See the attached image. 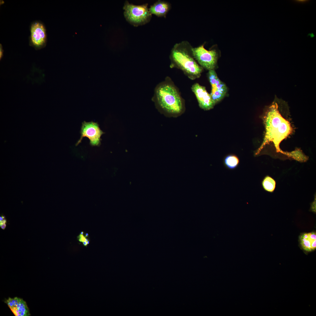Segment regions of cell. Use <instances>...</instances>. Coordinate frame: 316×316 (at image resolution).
<instances>
[{
  "label": "cell",
  "instance_id": "cell-18",
  "mask_svg": "<svg viewBox=\"0 0 316 316\" xmlns=\"http://www.w3.org/2000/svg\"><path fill=\"white\" fill-rule=\"evenodd\" d=\"M88 236V233H86L85 234V237H87V236Z\"/></svg>",
  "mask_w": 316,
  "mask_h": 316
},
{
  "label": "cell",
  "instance_id": "cell-11",
  "mask_svg": "<svg viewBox=\"0 0 316 316\" xmlns=\"http://www.w3.org/2000/svg\"><path fill=\"white\" fill-rule=\"evenodd\" d=\"M171 7V5L169 2L158 0L151 5L149 10L152 14H154L158 17H166Z\"/></svg>",
  "mask_w": 316,
  "mask_h": 316
},
{
  "label": "cell",
  "instance_id": "cell-2",
  "mask_svg": "<svg viewBox=\"0 0 316 316\" xmlns=\"http://www.w3.org/2000/svg\"><path fill=\"white\" fill-rule=\"evenodd\" d=\"M193 47L188 41H182L174 45L170 55L172 65L181 69L192 78L199 77L202 71V67L193 56Z\"/></svg>",
  "mask_w": 316,
  "mask_h": 316
},
{
  "label": "cell",
  "instance_id": "cell-14",
  "mask_svg": "<svg viewBox=\"0 0 316 316\" xmlns=\"http://www.w3.org/2000/svg\"><path fill=\"white\" fill-rule=\"evenodd\" d=\"M4 50L1 44H0V59L1 60L3 56Z\"/></svg>",
  "mask_w": 316,
  "mask_h": 316
},
{
  "label": "cell",
  "instance_id": "cell-3",
  "mask_svg": "<svg viewBox=\"0 0 316 316\" xmlns=\"http://www.w3.org/2000/svg\"><path fill=\"white\" fill-rule=\"evenodd\" d=\"M155 96L160 106L168 113L178 114L181 111L183 105L181 98L172 85L166 83L159 85L156 90Z\"/></svg>",
  "mask_w": 316,
  "mask_h": 316
},
{
  "label": "cell",
  "instance_id": "cell-19",
  "mask_svg": "<svg viewBox=\"0 0 316 316\" xmlns=\"http://www.w3.org/2000/svg\"><path fill=\"white\" fill-rule=\"evenodd\" d=\"M1 3H0V4H3L4 3V1H1Z\"/></svg>",
  "mask_w": 316,
  "mask_h": 316
},
{
  "label": "cell",
  "instance_id": "cell-1",
  "mask_svg": "<svg viewBox=\"0 0 316 316\" xmlns=\"http://www.w3.org/2000/svg\"><path fill=\"white\" fill-rule=\"evenodd\" d=\"M262 117L265 128L264 137L255 155H259L264 149L268 147L276 152L293 157V151L284 152L279 146L281 142L294 131L287 103L276 97L272 102L265 107Z\"/></svg>",
  "mask_w": 316,
  "mask_h": 316
},
{
  "label": "cell",
  "instance_id": "cell-20",
  "mask_svg": "<svg viewBox=\"0 0 316 316\" xmlns=\"http://www.w3.org/2000/svg\"><path fill=\"white\" fill-rule=\"evenodd\" d=\"M89 242H90L88 240V241H87V244H89Z\"/></svg>",
  "mask_w": 316,
  "mask_h": 316
},
{
  "label": "cell",
  "instance_id": "cell-12",
  "mask_svg": "<svg viewBox=\"0 0 316 316\" xmlns=\"http://www.w3.org/2000/svg\"><path fill=\"white\" fill-rule=\"evenodd\" d=\"M238 157L234 154H229L226 156L224 160V163L225 167L230 170L236 169L239 163Z\"/></svg>",
  "mask_w": 316,
  "mask_h": 316
},
{
  "label": "cell",
  "instance_id": "cell-16",
  "mask_svg": "<svg viewBox=\"0 0 316 316\" xmlns=\"http://www.w3.org/2000/svg\"><path fill=\"white\" fill-rule=\"evenodd\" d=\"M296 1L297 2H300V3H301H301H304V2H306V0H296Z\"/></svg>",
  "mask_w": 316,
  "mask_h": 316
},
{
  "label": "cell",
  "instance_id": "cell-8",
  "mask_svg": "<svg viewBox=\"0 0 316 316\" xmlns=\"http://www.w3.org/2000/svg\"><path fill=\"white\" fill-rule=\"evenodd\" d=\"M208 78L211 86L210 94L216 104L225 97L227 93V87L225 84L219 79L214 70L209 71Z\"/></svg>",
  "mask_w": 316,
  "mask_h": 316
},
{
  "label": "cell",
  "instance_id": "cell-15",
  "mask_svg": "<svg viewBox=\"0 0 316 316\" xmlns=\"http://www.w3.org/2000/svg\"><path fill=\"white\" fill-rule=\"evenodd\" d=\"M6 223H0V227L2 229H5L6 227Z\"/></svg>",
  "mask_w": 316,
  "mask_h": 316
},
{
  "label": "cell",
  "instance_id": "cell-21",
  "mask_svg": "<svg viewBox=\"0 0 316 316\" xmlns=\"http://www.w3.org/2000/svg\"><path fill=\"white\" fill-rule=\"evenodd\" d=\"M83 232L82 231V232H81V233H80V234H81V235H83Z\"/></svg>",
  "mask_w": 316,
  "mask_h": 316
},
{
  "label": "cell",
  "instance_id": "cell-5",
  "mask_svg": "<svg viewBox=\"0 0 316 316\" xmlns=\"http://www.w3.org/2000/svg\"><path fill=\"white\" fill-rule=\"evenodd\" d=\"M203 44L193 47V56L202 67L209 71L214 70L217 64L218 53L215 49L208 50L205 48Z\"/></svg>",
  "mask_w": 316,
  "mask_h": 316
},
{
  "label": "cell",
  "instance_id": "cell-6",
  "mask_svg": "<svg viewBox=\"0 0 316 316\" xmlns=\"http://www.w3.org/2000/svg\"><path fill=\"white\" fill-rule=\"evenodd\" d=\"M30 45L37 50L45 47L47 36L46 29L43 23L38 20L32 22L30 27Z\"/></svg>",
  "mask_w": 316,
  "mask_h": 316
},
{
  "label": "cell",
  "instance_id": "cell-17",
  "mask_svg": "<svg viewBox=\"0 0 316 316\" xmlns=\"http://www.w3.org/2000/svg\"><path fill=\"white\" fill-rule=\"evenodd\" d=\"M82 242L83 243V245H85V246H86L87 245V242H86L85 241H83Z\"/></svg>",
  "mask_w": 316,
  "mask_h": 316
},
{
  "label": "cell",
  "instance_id": "cell-7",
  "mask_svg": "<svg viewBox=\"0 0 316 316\" xmlns=\"http://www.w3.org/2000/svg\"><path fill=\"white\" fill-rule=\"evenodd\" d=\"M80 132L81 136L76 146L81 143L83 138L85 137L89 138L91 146H99L100 144L101 137L104 133L98 123L92 121L86 122L84 121L83 122Z\"/></svg>",
  "mask_w": 316,
  "mask_h": 316
},
{
  "label": "cell",
  "instance_id": "cell-4",
  "mask_svg": "<svg viewBox=\"0 0 316 316\" xmlns=\"http://www.w3.org/2000/svg\"><path fill=\"white\" fill-rule=\"evenodd\" d=\"M123 9L126 20L135 26L145 24L150 20L152 16L148 8V4L135 5L127 1L125 3Z\"/></svg>",
  "mask_w": 316,
  "mask_h": 316
},
{
  "label": "cell",
  "instance_id": "cell-9",
  "mask_svg": "<svg viewBox=\"0 0 316 316\" xmlns=\"http://www.w3.org/2000/svg\"><path fill=\"white\" fill-rule=\"evenodd\" d=\"M192 90L195 94L200 107L205 110L213 108L216 104L205 88L197 83L194 84Z\"/></svg>",
  "mask_w": 316,
  "mask_h": 316
},
{
  "label": "cell",
  "instance_id": "cell-10",
  "mask_svg": "<svg viewBox=\"0 0 316 316\" xmlns=\"http://www.w3.org/2000/svg\"><path fill=\"white\" fill-rule=\"evenodd\" d=\"M300 243L302 248L307 252H311L316 248V233L315 232L304 233L299 237Z\"/></svg>",
  "mask_w": 316,
  "mask_h": 316
},
{
  "label": "cell",
  "instance_id": "cell-13",
  "mask_svg": "<svg viewBox=\"0 0 316 316\" xmlns=\"http://www.w3.org/2000/svg\"><path fill=\"white\" fill-rule=\"evenodd\" d=\"M276 183L274 180L269 176L265 177L262 182V185L264 190L269 192H272L274 190Z\"/></svg>",
  "mask_w": 316,
  "mask_h": 316
}]
</instances>
